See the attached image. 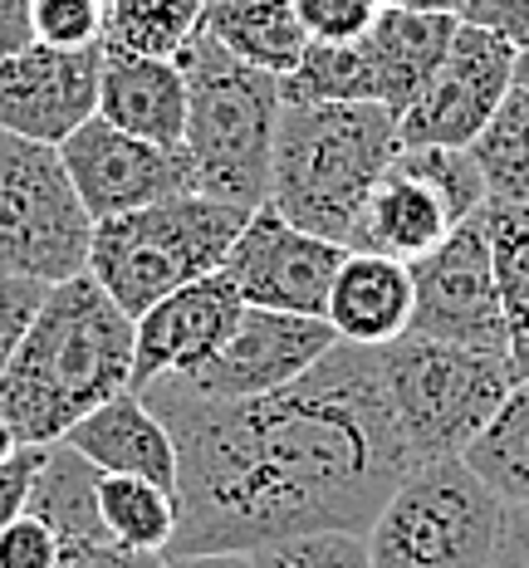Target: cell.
Masks as SVG:
<instances>
[{"instance_id":"16","label":"cell","mask_w":529,"mask_h":568,"mask_svg":"<svg viewBox=\"0 0 529 568\" xmlns=\"http://www.w3.org/2000/svg\"><path fill=\"white\" fill-rule=\"evenodd\" d=\"M64 446H74L99 476H138L176 495V452L162 417L143 402V393H118L93 407L84 422L69 426Z\"/></svg>"},{"instance_id":"28","label":"cell","mask_w":529,"mask_h":568,"mask_svg":"<svg viewBox=\"0 0 529 568\" xmlns=\"http://www.w3.org/2000/svg\"><path fill=\"white\" fill-rule=\"evenodd\" d=\"M202 10L206 0H109L103 44L128 54L176 59V50L202 30Z\"/></svg>"},{"instance_id":"14","label":"cell","mask_w":529,"mask_h":568,"mask_svg":"<svg viewBox=\"0 0 529 568\" xmlns=\"http://www.w3.org/2000/svg\"><path fill=\"white\" fill-rule=\"evenodd\" d=\"M103 44L89 50H54L26 44L0 59V133L59 148L69 133L99 113Z\"/></svg>"},{"instance_id":"11","label":"cell","mask_w":529,"mask_h":568,"mask_svg":"<svg viewBox=\"0 0 529 568\" xmlns=\"http://www.w3.org/2000/svg\"><path fill=\"white\" fill-rule=\"evenodd\" d=\"M344 245L319 241V235L289 226L279 211H251L235 245L221 260V275L235 284L245 310H279V314H309L324 318L328 284L344 265Z\"/></svg>"},{"instance_id":"37","label":"cell","mask_w":529,"mask_h":568,"mask_svg":"<svg viewBox=\"0 0 529 568\" xmlns=\"http://www.w3.org/2000/svg\"><path fill=\"white\" fill-rule=\"evenodd\" d=\"M40 452L44 446H26L6 470H0V529L10 525L20 510H26V495H30V480H34V466H40Z\"/></svg>"},{"instance_id":"17","label":"cell","mask_w":529,"mask_h":568,"mask_svg":"<svg viewBox=\"0 0 529 568\" xmlns=\"http://www.w3.org/2000/svg\"><path fill=\"white\" fill-rule=\"evenodd\" d=\"M99 118L123 133L157 142V148H182L186 133V79L176 59L157 54H128L103 44V74H99Z\"/></svg>"},{"instance_id":"6","label":"cell","mask_w":529,"mask_h":568,"mask_svg":"<svg viewBox=\"0 0 529 568\" xmlns=\"http://www.w3.org/2000/svg\"><path fill=\"white\" fill-rule=\"evenodd\" d=\"M510 505L461 456L417 460L363 535L368 568H486Z\"/></svg>"},{"instance_id":"5","label":"cell","mask_w":529,"mask_h":568,"mask_svg":"<svg viewBox=\"0 0 529 568\" xmlns=\"http://www.w3.org/2000/svg\"><path fill=\"white\" fill-rule=\"evenodd\" d=\"M245 221L251 211L211 201L202 192H182L128 211V216L93 221L89 275L128 318H143L172 290L216 275Z\"/></svg>"},{"instance_id":"25","label":"cell","mask_w":529,"mask_h":568,"mask_svg":"<svg viewBox=\"0 0 529 568\" xmlns=\"http://www.w3.org/2000/svg\"><path fill=\"white\" fill-rule=\"evenodd\" d=\"M99 519L109 539L138 554H167L176 535V495L138 476H99Z\"/></svg>"},{"instance_id":"32","label":"cell","mask_w":529,"mask_h":568,"mask_svg":"<svg viewBox=\"0 0 529 568\" xmlns=\"http://www.w3.org/2000/svg\"><path fill=\"white\" fill-rule=\"evenodd\" d=\"M289 6L314 44H348L373 30L383 0H289Z\"/></svg>"},{"instance_id":"13","label":"cell","mask_w":529,"mask_h":568,"mask_svg":"<svg viewBox=\"0 0 529 568\" xmlns=\"http://www.w3.org/2000/svg\"><path fill=\"white\" fill-rule=\"evenodd\" d=\"M59 158H64L69 182H74V192L93 221L128 216V211L152 206V201L192 192V168H186L182 148L143 142L123 133V128L103 123L99 113L79 133L59 142Z\"/></svg>"},{"instance_id":"29","label":"cell","mask_w":529,"mask_h":568,"mask_svg":"<svg viewBox=\"0 0 529 568\" xmlns=\"http://www.w3.org/2000/svg\"><path fill=\"white\" fill-rule=\"evenodd\" d=\"M397 162L407 172H417L451 206L456 221H470L476 211H486L490 192H486V176H480L476 158H470V148H403Z\"/></svg>"},{"instance_id":"1","label":"cell","mask_w":529,"mask_h":568,"mask_svg":"<svg viewBox=\"0 0 529 568\" xmlns=\"http://www.w3.org/2000/svg\"><path fill=\"white\" fill-rule=\"evenodd\" d=\"M176 452L167 554H255L304 535H368L411 460L378 348L334 343L289 387L245 402L176 377L138 387Z\"/></svg>"},{"instance_id":"7","label":"cell","mask_w":529,"mask_h":568,"mask_svg":"<svg viewBox=\"0 0 529 568\" xmlns=\"http://www.w3.org/2000/svg\"><path fill=\"white\" fill-rule=\"evenodd\" d=\"M378 368L411 460L466 456L515 383L505 358L466 353L427 334H403L378 348Z\"/></svg>"},{"instance_id":"18","label":"cell","mask_w":529,"mask_h":568,"mask_svg":"<svg viewBox=\"0 0 529 568\" xmlns=\"http://www.w3.org/2000/svg\"><path fill=\"white\" fill-rule=\"evenodd\" d=\"M456 30H461V16H446V10H393V6L378 10L363 44H368L373 59L378 103L393 118H403L417 103V93L431 84Z\"/></svg>"},{"instance_id":"22","label":"cell","mask_w":529,"mask_h":568,"mask_svg":"<svg viewBox=\"0 0 529 568\" xmlns=\"http://www.w3.org/2000/svg\"><path fill=\"white\" fill-rule=\"evenodd\" d=\"M26 515L44 519L54 529V539H99L109 535L99 519V470L89 466L74 446H44L40 466H34Z\"/></svg>"},{"instance_id":"2","label":"cell","mask_w":529,"mask_h":568,"mask_svg":"<svg viewBox=\"0 0 529 568\" xmlns=\"http://www.w3.org/2000/svg\"><path fill=\"white\" fill-rule=\"evenodd\" d=\"M133 387V318L93 275L44 294L40 314L0 373V422L20 446H59L69 426Z\"/></svg>"},{"instance_id":"41","label":"cell","mask_w":529,"mask_h":568,"mask_svg":"<svg viewBox=\"0 0 529 568\" xmlns=\"http://www.w3.org/2000/svg\"><path fill=\"white\" fill-rule=\"evenodd\" d=\"M393 10H446V16H461L466 0H383Z\"/></svg>"},{"instance_id":"38","label":"cell","mask_w":529,"mask_h":568,"mask_svg":"<svg viewBox=\"0 0 529 568\" xmlns=\"http://www.w3.org/2000/svg\"><path fill=\"white\" fill-rule=\"evenodd\" d=\"M486 568H529V510L525 505H510V519H505V535L496 544Z\"/></svg>"},{"instance_id":"30","label":"cell","mask_w":529,"mask_h":568,"mask_svg":"<svg viewBox=\"0 0 529 568\" xmlns=\"http://www.w3.org/2000/svg\"><path fill=\"white\" fill-rule=\"evenodd\" d=\"M103 20H109V0H30L34 40L54 50L103 44Z\"/></svg>"},{"instance_id":"39","label":"cell","mask_w":529,"mask_h":568,"mask_svg":"<svg viewBox=\"0 0 529 568\" xmlns=\"http://www.w3.org/2000/svg\"><path fill=\"white\" fill-rule=\"evenodd\" d=\"M34 44L30 26V0H0V59Z\"/></svg>"},{"instance_id":"10","label":"cell","mask_w":529,"mask_h":568,"mask_svg":"<svg viewBox=\"0 0 529 568\" xmlns=\"http://www.w3.org/2000/svg\"><path fill=\"white\" fill-rule=\"evenodd\" d=\"M515 54L500 34L461 20L431 84L397 118L403 148H470L515 89Z\"/></svg>"},{"instance_id":"31","label":"cell","mask_w":529,"mask_h":568,"mask_svg":"<svg viewBox=\"0 0 529 568\" xmlns=\"http://www.w3.org/2000/svg\"><path fill=\"white\" fill-rule=\"evenodd\" d=\"M255 568H368L363 535H304L255 549Z\"/></svg>"},{"instance_id":"8","label":"cell","mask_w":529,"mask_h":568,"mask_svg":"<svg viewBox=\"0 0 529 568\" xmlns=\"http://www.w3.org/2000/svg\"><path fill=\"white\" fill-rule=\"evenodd\" d=\"M93 216L64 172L59 148L0 133V275L64 284L89 275Z\"/></svg>"},{"instance_id":"42","label":"cell","mask_w":529,"mask_h":568,"mask_svg":"<svg viewBox=\"0 0 529 568\" xmlns=\"http://www.w3.org/2000/svg\"><path fill=\"white\" fill-rule=\"evenodd\" d=\"M20 452H26V446H20V436L16 432H10V426L6 422H0V470H6L10 466V460H16Z\"/></svg>"},{"instance_id":"9","label":"cell","mask_w":529,"mask_h":568,"mask_svg":"<svg viewBox=\"0 0 529 568\" xmlns=\"http://www.w3.org/2000/svg\"><path fill=\"white\" fill-rule=\"evenodd\" d=\"M466 353L510 363V334H505L496 255H490L486 211L461 221L431 255L411 260V328Z\"/></svg>"},{"instance_id":"24","label":"cell","mask_w":529,"mask_h":568,"mask_svg":"<svg viewBox=\"0 0 529 568\" xmlns=\"http://www.w3.org/2000/svg\"><path fill=\"white\" fill-rule=\"evenodd\" d=\"M486 231L496 255L505 334H510V373L529 377V206L486 201Z\"/></svg>"},{"instance_id":"36","label":"cell","mask_w":529,"mask_h":568,"mask_svg":"<svg viewBox=\"0 0 529 568\" xmlns=\"http://www.w3.org/2000/svg\"><path fill=\"white\" fill-rule=\"evenodd\" d=\"M466 26H480L490 34H500L505 44L525 50L529 44V0H466L461 6Z\"/></svg>"},{"instance_id":"21","label":"cell","mask_w":529,"mask_h":568,"mask_svg":"<svg viewBox=\"0 0 529 568\" xmlns=\"http://www.w3.org/2000/svg\"><path fill=\"white\" fill-rule=\"evenodd\" d=\"M202 30L216 44H226L241 64L265 69L275 79H285L309 50V34L289 0H206Z\"/></svg>"},{"instance_id":"27","label":"cell","mask_w":529,"mask_h":568,"mask_svg":"<svg viewBox=\"0 0 529 568\" xmlns=\"http://www.w3.org/2000/svg\"><path fill=\"white\" fill-rule=\"evenodd\" d=\"M285 103H378L373 89V59L363 40L348 44H314L299 54V64L279 79Z\"/></svg>"},{"instance_id":"23","label":"cell","mask_w":529,"mask_h":568,"mask_svg":"<svg viewBox=\"0 0 529 568\" xmlns=\"http://www.w3.org/2000/svg\"><path fill=\"white\" fill-rule=\"evenodd\" d=\"M461 460L505 505H529V377H515L496 417L466 446Z\"/></svg>"},{"instance_id":"4","label":"cell","mask_w":529,"mask_h":568,"mask_svg":"<svg viewBox=\"0 0 529 568\" xmlns=\"http://www.w3.org/2000/svg\"><path fill=\"white\" fill-rule=\"evenodd\" d=\"M176 69L186 79L182 152L192 168V192L241 211H261L269 192L279 109H285L279 79L241 64L206 30H196L176 50Z\"/></svg>"},{"instance_id":"43","label":"cell","mask_w":529,"mask_h":568,"mask_svg":"<svg viewBox=\"0 0 529 568\" xmlns=\"http://www.w3.org/2000/svg\"><path fill=\"white\" fill-rule=\"evenodd\" d=\"M515 84L529 89V44H525L520 54H515Z\"/></svg>"},{"instance_id":"33","label":"cell","mask_w":529,"mask_h":568,"mask_svg":"<svg viewBox=\"0 0 529 568\" xmlns=\"http://www.w3.org/2000/svg\"><path fill=\"white\" fill-rule=\"evenodd\" d=\"M44 294H50V284L0 275V373L10 368V358H16L20 338H26V328L34 324V314H40Z\"/></svg>"},{"instance_id":"35","label":"cell","mask_w":529,"mask_h":568,"mask_svg":"<svg viewBox=\"0 0 529 568\" xmlns=\"http://www.w3.org/2000/svg\"><path fill=\"white\" fill-rule=\"evenodd\" d=\"M54 568H162V554H138L109 535L99 539H64Z\"/></svg>"},{"instance_id":"40","label":"cell","mask_w":529,"mask_h":568,"mask_svg":"<svg viewBox=\"0 0 529 568\" xmlns=\"http://www.w3.org/2000/svg\"><path fill=\"white\" fill-rule=\"evenodd\" d=\"M162 568H255V554H162Z\"/></svg>"},{"instance_id":"44","label":"cell","mask_w":529,"mask_h":568,"mask_svg":"<svg viewBox=\"0 0 529 568\" xmlns=\"http://www.w3.org/2000/svg\"><path fill=\"white\" fill-rule=\"evenodd\" d=\"M525 510H529V505H525Z\"/></svg>"},{"instance_id":"15","label":"cell","mask_w":529,"mask_h":568,"mask_svg":"<svg viewBox=\"0 0 529 568\" xmlns=\"http://www.w3.org/2000/svg\"><path fill=\"white\" fill-rule=\"evenodd\" d=\"M241 310L245 304L235 284L216 270V275L172 290L143 318H133V393L147 387L152 377H182L202 368L226 343Z\"/></svg>"},{"instance_id":"34","label":"cell","mask_w":529,"mask_h":568,"mask_svg":"<svg viewBox=\"0 0 529 568\" xmlns=\"http://www.w3.org/2000/svg\"><path fill=\"white\" fill-rule=\"evenodd\" d=\"M54 559H59V539L44 519L20 510L0 529V568H54Z\"/></svg>"},{"instance_id":"3","label":"cell","mask_w":529,"mask_h":568,"mask_svg":"<svg viewBox=\"0 0 529 568\" xmlns=\"http://www.w3.org/2000/svg\"><path fill=\"white\" fill-rule=\"evenodd\" d=\"M403 152L383 103H285L269 152L265 206L348 251L363 201Z\"/></svg>"},{"instance_id":"12","label":"cell","mask_w":529,"mask_h":568,"mask_svg":"<svg viewBox=\"0 0 529 568\" xmlns=\"http://www.w3.org/2000/svg\"><path fill=\"white\" fill-rule=\"evenodd\" d=\"M338 343L328 318L309 314H279V310H241L235 328L202 368L182 373L176 383L192 387L196 397L245 402L289 387L299 373H309Z\"/></svg>"},{"instance_id":"19","label":"cell","mask_w":529,"mask_h":568,"mask_svg":"<svg viewBox=\"0 0 529 568\" xmlns=\"http://www.w3.org/2000/svg\"><path fill=\"white\" fill-rule=\"evenodd\" d=\"M456 226H461V221L451 216V206H446L417 172H407L403 162L393 158L387 176L373 186V196L363 201L358 226L348 235V251H373V255L411 265V260L437 251Z\"/></svg>"},{"instance_id":"26","label":"cell","mask_w":529,"mask_h":568,"mask_svg":"<svg viewBox=\"0 0 529 568\" xmlns=\"http://www.w3.org/2000/svg\"><path fill=\"white\" fill-rule=\"evenodd\" d=\"M480 176H486L490 201L505 206H529V89L515 84L505 93L496 118L486 123V133L470 142Z\"/></svg>"},{"instance_id":"20","label":"cell","mask_w":529,"mask_h":568,"mask_svg":"<svg viewBox=\"0 0 529 568\" xmlns=\"http://www.w3.org/2000/svg\"><path fill=\"white\" fill-rule=\"evenodd\" d=\"M338 343L387 348L411 328V265L373 251H348L328 284V310Z\"/></svg>"}]
</instances>
